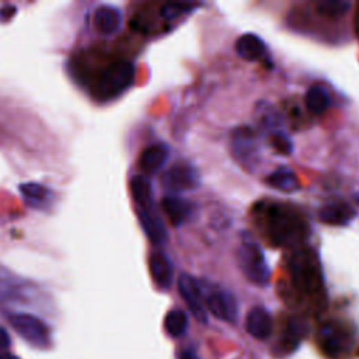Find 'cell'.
<instances>
[{
  "label": "cell",
  "instance_id": "obj_23",
  "mask_svg": "<svg viewBox=\"0 0 359 359\" xmlns=\"http://www.w3.org/2000/svg\"><path fill=\"white\" fill-rule=\"evenodd\" d=\"M273 148L281 155H291L293 151V144L291 138L284 132H275L271 137Z\"/></svg>",
  "mask_w": 359,
  "mask_h": 359
},
{
  "label": "cell",
  "instance_id": "obj_18",
  "mask_svg": "<svg viewBox=\"0 0 359 359\" xmlns=\"http://www.w3.org/2000/svg\"><path fill=\"white\" fill-rule=\"evenodd\" d=\"M266 184L284 193H295L300 188L299 178L288 168H280L266 177Z\"/></svg>",
  "mask_w": 359,
  "mask_h": 359
},
{
  "label": "cell",
  "instance_id": "obj_21",
  "mask_svg": "<svg viewBox=\"0 0 359 359\" xmlns=\"http://www.w3.org/2000/svg\"><path fill=\"white\" fill-rule=\"evenodd\" d=\"M295 224L291 222V217L284 215H277L274 219V235L280 239V242L291 240L292 235L295 233Z\"/></svg>",
  "mask_w": 359,
  "mask_h": 359
},
{
  "label": "cell",
  "instance_id": "obj_14",
  "mask_svg": "<svg viewBox=\"0 0 359 359\" xmlns=\"http://www.w3.org/2000/svg\"><path fill=\"white\" fill-rule=\"evenodd\" d=\"M237 55L249 62L258 61L265 54V43L255 34H244L236 41Z\"/></svg>",
  "mask_w": 359,
  "mask_h": 359
},
{
  "label": "cell",
  "instance_id": "obj_17",
  "mask_svg": "<svg viewBox=\"0 0 359 359\" xmlns=\"http://www.w3.org/2000/svg\"><path fill=\"white\" fill-rule=\"evenodd\" d=\"M130 194L138 208L153 205V188L145 175H133L130 180Z\"/></svg>",
  "mask_w": 359,
  "mask_h": 359
},
{
  "label": "cell",
  "instance_id": "obj_7",
  "mask_svg": "<svg viewBox=\"0 0 359 359\" xmlns=\"http://www.w3.org/2000/svg\"><path fill=\"white\" fill-rule=\"evenodd\" d=\"M138 217L141 222V226L149 240L153 244H163L167 240V229L163 219L156 212V209L152 206L146 208H138Z\"/></svg>",
  "mask_w": 359,
  "mask_h": 359
},
{
  "label": "cell",
  "instance_id": "obj_28",
  "mask_svg": "<svg viewBox=\"0 0 359 359\" xmlns=\"http://www.w3.org/2000/svg\"><path fill=\"white\" fill-rule=\"evenodd\" d=\"M0 359H20V358H17V356L13 355V353L3 352V353H0Z\"/></svg>",
  "mask_w": 359,
  "mask_h": 359
},
{
  "label": "cell",
  "instance_id": "obj_2",
  "mask_svg": "<svg viewBox=\"0 0 359 359\" xmlns=\"http://www.w3.org/2000/svg\"><path fill=\"white\" fill-rule=\"evenodd\" d=\"M237 262L250 282L258 287H266L269 284L271 268H269L261 247L250 235H243L242 237V243L237 249Z\"/></svg>",
  "mask_w": 359,
  "mask_h": 359
},
{
  "label": "cell",
  "instance_id": "obj_16",
  "mask_svg": "<svg viewBox=\"0 0 359 359\" xmlns=\"http://www.w3.org/2000/svg\"><path fill=\"white\" fill-rule=\"evenodd\" d=\"M20 191H21L27 205H30L32 208L42 209L47 205H50V202H51L52 193L50 188L43 187L42 184L26 183V184L20 186Z\"/></svg>",
  "mask_w": 359,
  "mask_h": 359
},
{
  "label": "cell",
  "instance_id": "obj_5",
  "mask_svg": "<svg viewBox=\"0 0 359 359\" xmlns=\"http://www.w3.org/2000/svg\"><path fill=\"white\" fill-rule=\"evenodd\" d=\"M201 184V175L198 170L190 163L180 162L171 166L162 180V186L170 193L194 191Z\"/></svg>",
  "mask_w": 359,
  "mask_h": 359
},
{
  "label": "cell",
  "instance_id": "obj_24",
  "mask_svg": "<svg viewBox=\"0 0 359 359\" xmlns=\"http://www.w3.org/2000/svg\"><path fill=\"white\" fill-rule=\"evenodd\" d=\"M349 8L345 2H323L319 5V12L329 17H340Z\"/></svg>",
  "mask_w": 359,
  "mask_h": 359
},
{
  "label": "cell",
  "instance_id": "obj_8",
  "mask_svg": "<svg viewBox=\"0 0 359 359\" xmlns=\"http://www.w3.org/2000/svg\"><path fill=\"white\" fill-rule=\"evenodd\" d=\"M232 149L236 159L249 166L257 155V141L254 138V133L250 128H239L232 135Z\"/></svg>",
  "mask_w": 359,
  "mask_h": 359
},
{
  "label": "cell",
  "instance_id": "obj_12",
  "mask_svg": "<svg viewBox=\"0 0 359 359\" xmlns=\"http://www.w3.org/2000/svg\"><path fill=\"white\" fill-rule=\"evenodd\" d=\"M149 266L155 284L162 289H168L173 282V265L168 257L162 251H155L151 255Z\"/></svg>",
  "mask_w": 359,
  "mask_h": 359
},
{
  "label": "cell",
  "instance_id": "obj_9",
  "mask_svg": "<svg viewBox=\"0 0 359 359\" xmlns=\"http://www.w3.org/2000/svg\"><path fill=\"white\" fill-rule=\"evenodd\" d=\"M246 330L257 340H266L273 333L271 314L262 306L253 307L247 314Z\"/></svg>",
  "mask_w": 359,
  "mask_h": 359
},
{
  "label": "cell",
  "instance_id": "obj_25",
  "mask_svg": "<svg viewBox=\"0 0 359 359\" xmlns=\"http://www.w3.org/2000/svg\"><path fill=\"white\" fill-rule=\"evenodd\" d=\"M336 330H331V329H323V331H322V340H323V344H324V347H326V349L327 351H333V352H338L340 349H341V345H342V342H341V340H340V337L338 336H336V333H334Z\"/></svg>",
  "mask_w": 359,
  "mask_h": 359
},
{
  "label": "cell",
  "instance_id": "obj_22",
  "mask_svg": "<svg viewBox=\"0 0 359 359\" xmlns=\"http://www.w3.org/2000/svg\"><path fill=\"white\" fill-rule=\"evenodd\" d=\"M197 5L195 3H166L162 9V16L166 20H175L180 19L182 16L190 13L193 9H195Z\"/></svg>",
  "mask_w": 359,
  "mask_h": 359
},
{
  "label": "cell",
  "instance_id": "obj_19",
  "mask_svg": "<svg viewBox=\"0 0 359 359\" xmlns=\"http://www.w3.org/2000/svg\"><path fill=\"white\" fill-rule=\"evenodd\" d=\"M306 106L313 114H323L331 106V97L329 90L320 84L311 86L306 93Z\"/></svg>",
  "mask_w": 359,
  "mask_h": 359
},
{
  "label": "cell",
  "instance_id": "obj_3",
  "mask_svg": "<svg viewBox=\"0 0 359 359\" xmlns=\"http://www.w3.org/2000/svg\"><path fill=\"white\" fill-rule=\"evenodd\" d=\"M205 306L219 320L235 323L239 316L236 298L229 292L209 282H198Z\"/></svg>",
  "mask_w": 359,
  "mask_h": 359
},
{
  "label": "cell",
  "instance_id": "obj_13",
  "mask_svg": "<svg viewBox=\"0 0 359 359\" xmlns=\"http://www.w3.org/2000/svg\"><path fill=\"white\" fill-rule=\"evenodd\" d=\"M170 151L163 144H156L146 148L141 155V167L146 174L159 173L168 159Z\"/></svg>",
  "mask_w": 359,
  "mask_h": 359
},
{
  "label": "cell",
  "instance_id": "obj_1",
  "mask_svg": "<svg viewBox=\"0 0 359 359\" xmlns=\"http://www.w3.org/2000/svg\"><path fill=\"white\" fill-rule=\"evenodd\" d=\"M135 80V66L132 62L119 59L110 64L99 76L96 96L101 101H110L121 96Z\"/></svg>",
  "mask_w": 359,
  "mask_h": 359
},
{
  "label": "cell",
  "instance_id": "obj_15",
  "mask_svg": "<svg viewBox=\"0 0 359 359\" xmlns=\"http://www.w3.org/2000/svg\"><path fill=\"white\" fill-rule=\"evenodd\" d=\"M355 216H356L355 209L344 202L330 204L324 206L319 213L322 222L329 224H340V226H342V224H348Z\"/></svg>",
  "mask_w": 359,
  "mask_h": 359
},
{
  "label": "cell",
  "instance_id": "obj_27",
  "mask_svg": "<svg viewBox=\"0 0 359 359\" xmlns=\"http://www.w3.org/2000/svg\"><path fill=\"white\" fill-rule=\"evenodd\" d=\"M180 359H200V358L194 351L186 349V351L182 352V355H180Z\"/></svg>",
  "mask_w": 359,
  "mask_h": 359
},
{
  "label": "cell",
  "instance_id": "obj_26",
  "mask_svg": "<svg viewBox=\"0 0 359 359\" xmlns=\"http://www.w3.org/2000/svg\"><path fill=\"white\" fill-rule=\"evenodd\" d=\"M10 336L9 333L6 331V329H3L2 326H0V349H6L10 347Z\"/></svg>",
  "mask_w": 359,
  "mask_h": 359
},
{
  "label": "cell",
  "instance_id": "obj_20",
  "mask_svg": "<svg viewBox=\"0 0 359 359\" xmlns=\"http://www.w3.org/2000/svg\"><path fill=\"white\" fill-rule=\"evenodd\" d=\"M188 327V316L184 310L174 309L167 313L164 319V329L171 337H182Z\"/></svg>",
  "mask_w": 359,
  "mask_h": 359
},
{
  "label": "cell",
  "instance_id": "obj_29",
  "mask_svg": "<svg viewBox=\"0 0 359 359\" xmlns=\"http://www.w3.org/2000/svg\"><path fill=\"white\" fill-rule=\"evenodd\" d=\"M356 201H358V204H359V195H356Z\"/></svg>",
  "mask_w": 359,
  "mask_h": 359
},
{
  "label": "cell",
  "instance_id": "obj_11",
  "mask_svg": "<svg viewBox=\"0 0 359 359\" xmlns=\"http://www.w3.org/2000/svg\"><path fill=\"white\" fill-rule=\"evenodd\" d=\"M122 12L113 5H101L95 12V27L103 35H114L121 30Z\"/></svg>",
  "mask_w": 359,
  "mask_h": 359
},
{
  "label": "cell",
  "instance_id": "obj_4",
  "mask_svg": "<svg viewBox=\"0 0 359 359\" xmlns=\"http://www.w3.org/2000/svg\"><path fill=\"white\" fill-rule=\"evenodd\" d=\"M9 322L28 344L37 348L50 347V330L41 319L28 313H14L9 316Z\"/></svg>",
  "mask_w": 359,
  "mask_h": 359
},
{
  "label": "cell",
  "instance_id": "obj_10",
  "mask_svg": "<svg viewBox=\"0 0 359 359\" xmlns=\"http://www.w3.org/2000/svg\"><path fill=\"white\" fill-rule=\"evenodd\" d=\"M162 206L170 222L175 226H182V224L188 222L195 212V208L190 201L175 195H167L163 198Z\"/></svg>",
  "mask_w": 359,
  "mask_h": 359
},
{
  "label": "cell",
  "instance_id": "obj_6",
  "mask_svg": "<svg viewBox=\"0 0 359 359\" xmlns=\"http://www.w3.org/2000/svg\"><path fill=\"white\" fill-rule=\"evenodd\" d=\"M178 292L187 303L188 309L194 314V318L201 323H208V313L205 309V303L200 291L198 281L188 274H182L178 278Z\"/></svg>",
  "mask_w": 359,
  "mask_h": 359
}]
</instances>
